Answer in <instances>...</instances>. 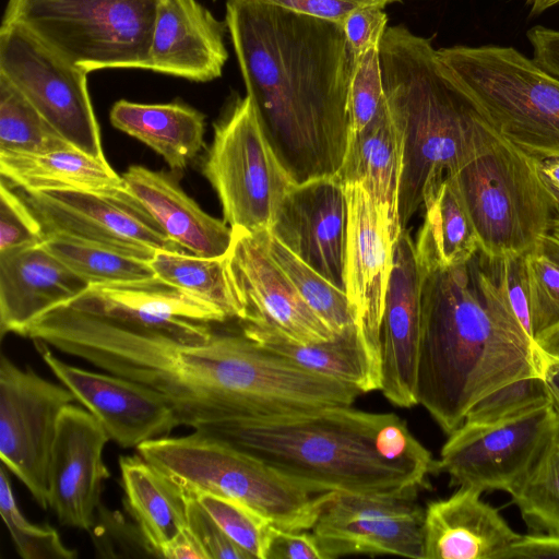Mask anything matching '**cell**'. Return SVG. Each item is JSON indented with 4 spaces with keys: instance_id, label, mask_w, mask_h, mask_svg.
<instances>
[{
    "instance_id": "cell-55",
    "label": "cell",
    "mask_w": 559,
    "mask_h": 559,
    "mask_svg": "<svg viewBox=\"0 0 559 559\" xmlns=\"http://www.w3.org/2000/svg\"><path fill=\"white\" fill-rule=\"evenodd\" d=\"M545 380L551 402L554 406L559 409V364L547 361Z\"/></svg>"
},
{
    "instance_id": "cell-11",
    "label": "cell",
    "mask_w": 559,
    "mask_h": 559,
    "mask_svg": "<svg viewBox=\"0 0 559 559\" xmlns=\"http://www.w3.org/2000/svg\"><path fill=\"white\" fill-rule=\"evenodd\" d=\"M78 68L16 23L0 28V75L78 150L106 158L87 90Z\"/></svg>"
},
{
    "instance_id": "cell-12",
    "label": "cell",
    "mask_w": 559,
    "mask_h": 559,
    "mask_svg": "<svg viewBox=\"0 0 559 559\" xmlns=\"http://www.w3.org/2000/svg\"><path fill=\"white\" fill-rule=\"evenodd\" d=\"M66 386L52 383L31 367L20 368L0 357L1 463L48 507V466L59 417L75 402Z\"/></svg>"
},
{
    "instance_id": "cell-52",
    "label": "cell",
    "mask_w": 559,
    "mask_h": 559,
    "mask_svg": "<svg viewBox=\"0 0 559 559\" xmlns=\"http://www.w3.org/2000/svg\"><path fill=\"white\" fill-rule=\"evenodd\" d=\"M538 169L545 186L559 206V157L539 159Z\"/></svg>"
},
{
    "instance_id": "cell-17",
    "label": "cell",
    "mask_w": 559,
    "mask_h": 559,
    "mask_svg": "<svg viewBox=\"0 0 559 559\" xmlns=\"http://www.w3.org/2000/svg\"><path fill=\"white\" fill-rule=\"evenodd\" d=\"M39 356L103 426L110 440L123 449L168 436L179 426L165 397L132 380L97 373L57 358L43 341L33 340Z\"/></svg>"
},
{
    "instance_id": "cell-50",
    "label": "cell",
    "mask_w": 559,
    "mask_h": 559,
    "mask_svg": "<svg viewBox=\"0 0 559 559\" xmlns=\"http://www.w3.org/2000/svg\"><path fill=\"white\" fill-rule=\"evenodd\" d=\"M526 35L533 48V60L559 79V31L537 25Z\"/></svg>"
},
{
    "instance_id": "cell-24",
    "label": "cell",
    "mask_w": 559,
    "mask_h": 559,
    "mask_svg": "<svg viewBox=\"0 0 559 559\" xmlns=\"http://www.w3.org/2000/svg\"><path fill=\"white\" fill-rule=\"evenodd\" d=\"M483 492L460 486L448 498L427 503L424 559H500L520 534L481 499Z\"/></svg>"
},
{
    "instance_id": "cell-4",
    "label": "cell",
    "mask_w": 559,
    "mask_h": 559,
    "mask_svg": "<svg viewBox=\"0 0 559 559\" xmlns=\"http://www.w3.org/2000/svg\"><path fill=\"white\" fill-rule=\"evenodd\" d=\"M200 432L258 457L313 493H417L439 472L404 419L353 405L243 417Z\"/></svg>"
},
{
    "instance_id": "cell-43",
    "label": "cell",
    "mask_w": 559,
    "mask_h": 559,
    "mask_svg": "<svg viewBox=\"0 0 559 559\" xmlns=\"http://www.w3.org/2000/svg\"><path fill=\"white\" fill-rule=\"evenodd\" d=\"M45 231L33 211L20 194L1 180L0 183V251L41 242Z\"/></svg>"
},
{
    "instance_id": "cell-3",
    "label": "cell",
    "mask_w": 559,
    "mask_h": 559,
    "mask_svg": "<svg viewBox=\"0 0 559 559\" xmlns=\"http://www.w3.org/2000/svg\"><path fill=\"white\" fill-rule=\"evenodd\" d=\"M546 366L493 260L478 251L463 265L425 274L417 400L445 435L483 397L518 379L545 377Z\"/></svg>"
},
{
    "instance_id": "cell-33",
    "label": "cell",
    "mask_w": 559,
    "mask_h": 559,
    "mask_svg": "<svg viewBox=\"0 0 559 559\" xmlns=\"http://www.w3.org/2000/svg\"><path fill=\"white\" fill-rule=\"evenodd\" d=\"M510 496L531 531L559 534L558 408L535 461Z\"/></svg>"
},
{
    "instance_id": "cell-32",
    "label": "cell",
    "mask_w": 559,
    "mask_h": 559,
    "mask_svg": "<svg viewBox=\"0 0 559 559\" xmlns=\"http://www.w3.org/2000/svg\"><path fill=\"white\" fill-rule=\"evenodd\" d=\"M156 277L206 304L226 320H241L243 309L229 276L225 257L204 258L157 250L148 262Z\"/></svg>"
},
{
    "instance_id": "cell-39",
    "label": "cell",
    "mask_w": 559,
    "mask_h": 559,
    "mask_svg": "<svg viewBox=\"0 0 559 559\" xmlns=\"http://www.w3.org/2000/svg\"><path fill=\"white\" fill-rule=\"evenodd\" d=\"M549 403L551 399L545 377H525L502 385L483 397L468 411L464 421H496Z\"/></svg>"
},
{
    "instance_id": "cell-36",
    "label": "cell",
    "mask_w": 559,
    "mask_h": 559,
    "mask_svg": "<svg viewBox=\"0 0 559 559\" xmlns=\"http://www.w3.org/2000/svg\"><path fill=\"white\" fill-rule=\"evenodd\" d=\"M265 238L273 259L290 278L308 306L333 333H340L347 326L356 324L348 297L344 290L290 252L271 235L270 230L266 231Z\"/></svg>"
},
{
    "instance_id": "cell-47",
    "label": "cell",
    "mask_w": 559,
    "mask_h": 559,
    "mask_svg": "<svg viewBox=\"0 0 559 559\" xmlns=\"http://www.w3.org/2000/svg\"><path fill=\"white\" fill-rule=\"evenodd\" d=\"M295 13L313 16L329 22L342 24L353 11L364 7H380L401 0H262Z\"/></svg>"
},
{
    "instance_id": "cell-54",
    "label": "cell",
    "mask_w": 559,
    "mask_h": 559,
    "mask_svg": "<svg viewBox=\"0 0 559 559\" xmlns=\"http://www.w3.org/2000/svg\"><path fill=\"white\" fill-rule=\"evenodd\" d=\"M537 248L559 265V216L554 221L550 229L542 238Z\"/></svg>"
},
{
    "instance_id": "cell-22",
    "label": "cell",
    "mask_w": 559,
    "mask_h": 559,
    "mask_svg": "<svg viewBox=\"0 0 559 559\" xmlns=\"http://www.w3.org/2000/svg\"><path fill=\"white\" fill-rule=\"evenodd\" d=\"M225 21L197 0H159L148 70L209 82L219 78L228 59Z\"/></svg>"
},
{
    "instance_id": "cell-35",
    "label": "cell",
    "mask_w": 559,
    "mask_h": 559,
    "mask_svg": "<svg viewBox=\"0 0 559 559\" xmlns=\"http://www.w3.org/2000/svg\"><path fill=\"white\" fill-rule=\"evenodd\" d=\"M74 147L0 75V153L45 154Z\"/></svg>"
},
{
    "instance_id": "cell-18",
    "label": "cell",
    "mask_w": 559,
    "mask_h": 559,
    "mask_svg": "<svg viewBox=\"0 0 559 559\" xmlns=\"http://www.w3.org/2000/svg\"><path fill=\"white\" fill-rule=\"evenodd\" d=\"M270 233L345 292L348 200L345 186L336 177L295 185L283 200Z\"/></svg>"
},
{
    "instance_id": "cell-27",
    "label": "cell",
    "mask_w": 559,
    "mask_h": 559,
    "mask_svg": "<svg viewBox=\"0 0 559 559\" xmlns=\"http://www.w3.org/2000/svg\"><path fill=\"white\" fill-rule=\"evenodd\" d=\"M241 332L298 366L350 384L361 393L380 390V370L371 359L356 324L326 341L299 343L276 331L240 322Z\"/></svg>"
},
{
    "instance_id": "cell-28",
    "label": "cell",
    "mask_w": 559,
    "mask_h": 559,
    "mask_svg": "<svg viewBox=\"0 0 559 559\" xmlns=\"http://www.w3.org/2000/svg\"><path fill=\"white\" fill-rule=\"evenodd\" d=\"M109 118L115 128L159 154L173 171L183 170L204 143V115L185 104L121 99L111 107Z\"/></svg>"
},
{
    "instance_id": "cell-49",
    "label": "cell",
    "mask_w": 559,
    "mask_h": 559,
    "mask_svg": "<svg viewBox=\"0 0 559 559\" xmlns=\"http://www.w3.org/2000/svg\"><path fill=\"white\" fill-rule=\"evenodd\" d=\"M559 559V534L534 532L521 535L500 559Z\"/></svg>"
},
{
    "instance_id": "cell-41",
    "label": "cell",
    "mask_w": 559,
    "mask_h": 559,
    "mask_svg": "<svg viewBox=\"0 0 559 559\" xmlns=\"http://www.w3.org/2000/svg\"><path fill=\"white\" fill-rule=\"evenodd\" d=\"M530 317L534 338L559 324V265L537 247L528 251Z\"/></svg>"
},
{
    "instance_id": "cell-42",
    "label": "cell",
    "mask_w": 559,
    "mask_h": 559,
    "mask_svg": "<svg viewBox=\"0 0 559 559\" xmlns=\"http://www.w3.org/2000/svg\"><path fill=\"white\" fill-rule=\"evenodd\" d=\"M90 532L97 558L157 557L135 523L102 502Z\"/></svg>"
},
{
    "instance_id": "cell-46",
    "label": "cell",
    "mask_w": 559,
    "mask_h": 559,
    "mask_svg": "<svg viewBox=\"0 0 559 559\" xmlns=\"http://www.w3.org/2000/svg\"><path fill=\"white\" fill-rule=\"evenodd\" d=\"M388 15L380 7H364L350 12L340 25L353 60L380 47L388 28Z\"/></svg>"
},
{
    "instance_id": "cell-37",
    "label": "cell",
    "mask_w": 559,
    "mask_h": 559,
    "mask_svg": "<svg viewBox=\"0 0 559 559\" xmlns=\"http://www.w3.org/2000/svg\"><path fill=\"white\" fill-rule=\"evenodd\" d=\"M0 514L10 532L17 554L24 559H74L75 549L67 547L56 528L38 526L26 520L19 509L5 465L0 467Z\"/></svg>"
},
{
    "instance_id": "cell-10",
    "label": "cell",
    "mask_w": 559,
    "mask_h": 559,
    "mask_svg": "<svg viewBox=\"0 0 559 559\" xmlns=\"http://www.w3.org/2000/svg\"><path fill=\"white\" fill-rule=\"evenodd\" d=\"M202 173L219 199L224 221L251 233L272 228L283 200L296 185L247 94L234 96L214 123Z\"/></svg>"
},
{
    "instance_id": "cell-5",
    "label": "cell",
    "mask_w": 559,
    "mask_h": 559,
    "mask_svg": "<svg viewBox=\"0 0 559 559\" xmlns=\"http://www.w3.org/2000/svg\"><path fill=\"white\" fill-rule=\"evenodd\" d=\"M380 58L386 104L403 139L402 230L469 155L487 120L430 39L388 26Z\"/></svg>"
},
{
    "instance_id": "cell-15",
    "label": "cell",
    "mask_w": 559,
    "mask_h": 559,
    "mask_svg": "<svg viewBox=\"0 0 559 559\" xmlns=\"http://www.w3.org/2000/svg\"><path fill=\"white\" fill-rule=\"evenodd\" d=\"M416 496L325 492L310 530L323 559L350 555L424 559L425 508Z\"/></svg>"
},
{
    "instance_id": "cell-29",
    "label": "cell",
    "mask_w": 559,
    "mask_h": 559,
    "mask_svg": "<svg viewBox=\"0 0 559 559\" xmlns=\"http://www.w3.org/2000/svg\"><path fill=\"white\" fill-rule=\"evenodd\" d=\"M1 180L26 192L50 190L112 191L126 188L106 158L76 147L45 154L0 153Z\"/></svg>"
},
{
    "instance_id": "cell-20",
    "label": "cell",
    "mask_w": 559,
    "mask_h": 559,
    "mask_svg": "<svg viewBox=\"0 0 559 559\" xmlns=\"http://www.w3.org/2000/svg\"><path fill=\"white\" fill-rule=\"evenodd\" d=\"M110 440L100 423L74 404L61 413L48 466V507L63 526L91 531L110 476L103 451Z\"/></svg>"
},
{
    "instance_id": "cell-16",
    "label": "cell",
    "mask_w": 559,
    "mask_h": 559,
    "mask_svg": "<svg viewBox=\"0 0 559 559\" xmlns=\"http://www.w3.org/2000/svg\"><path fill=\"white\" fill-rule=\"evenodd\" d=\"M226 254L229 276L243 309L242 319L299 343L330 340L335 333L301 297L271 255L265 231L233 228Z\"/></svg>"
},
{
    "instance_id": "cell-21",
    "label": "cell",
    "mask_w": 559,
    "mask_h": 559,
    "mask_svg": "<svg viewBox=\"0 0 559 559\" xmlns=\"http://www.w3.org/2000/svg\"><path fill=\"white\" fill-rule=\"evenodd\" d=\"M348 234L346 295L367 350L380 370V326L392 271L393 245L389 225L366 189L345 186Z\"/></svg>"
},
{
    "instance_id": "cell-45",
    "label": "cell",
    "mask_w": 559,
    "mask_h": 559,
    "mask_svg": "<svg viewBox=\"0 0 559 559\" xmlns=\"http://www.w3.org/2000/svg\"><path fill=\"white\" fill-rule=\"evenodd\" d=\"M526 253L493 260L509 305L526 334L535 342L530 317ZM492 260V259H491Z\"/></svg>"
},
{
    "instance_id": "cell-14",
    "label": "cell",
    "mask_w": 559,
    "mask_h": 559,
    "mask_svg": "<svg viewBox=\"0 0 559 559\" xmlns=\"http://www.w3.org/2000/svg\"><path fill=\"white\" fill-rule=\"evenodd\" d=\"M552 402L489 423L463 421L441 448L439 472L450 486L510 493L524 478L549 432Z\"/></svg>"
},
{
    "instance_id": "cell-48",
    "label": "cell",
    "mask_w": 559,
    "mask_h": 559,
    "mask_svg": "<svg viewBox=\"0 0 559 559\" xmlns=\"http://www.w3.org/2000/svg\"><path fill=\"white\" fill-rule=\"evenodd\" d=\"M264 559H323L312 533L271 525Z\"/></svg>"
},
{
    "instance_id": "cell-31",
    "label": "cell",
    "mask_w": 559,
    "mask_h": 559,
    "mask_svg": "<svg viewBox=\"0 0 559 559\" xmlns=\"http://www.w3.org/2000/svg\"><path fill=\"white\" fill-rule=\"evenodd\" d=\"M425 218L415 252L426 274L467 263L479 251L474 226L460 193L448 177L425 201Z\"/></svg>"
},
{
    "instance_id": "cell-6",
    "label": "cell",
    "mask_w": 559,
    "mask_h": 559,
    "mask_svg": "<svg viewBox=\"0 0 559 559\" xmlns=\"http://www.w3.org/2000/svg\"><path fill=\"white\" fill-rule=\"evenodd\" d=\"M532 156L488 121L473 150L449 176L474 226L479 251L492 260L535 249L559 216Z\"/></svg>"
},
{
    "instance_id": "cell-19",
    "label": "cell",
    "mask_w": 559,
    "mask_h": 559,
    "mask_svg": "<svg viewBox=\"0 0 559 559\" xmlns=\"http://www.w3.org/2000/svg\"><path fill=\"white\" fill-rule=\"evenodd\" d=\"M420 269L407 229L393 245L392 271L380 326V390L393 405L418 404L417 372L421 331Z\"/></svg>"
},
{
    "instance_id": "cell-1",
    "label": "cell",
    "mask_w": 559,
    "mask_h": 559,
    "mask_svg": "<svg viewBox=\"0 0 559 559\" xmlns=\"http://www.w3.org/2000/svg\"><path fill=\"white\" fill-rule=\"evenodd\" d=\"M24 336L158 392L179 426L197 431L274 412L293 385L287 360L242 332L214 331L207 342L190 344L64 302L34 321Z\"/></svg>"
},
{
    "instance_id": "cell-34",
    "label": "cell",
    "mask_w": 559,
    "mask_h": 559,
    "mask_svg": "<svg viewBox=\"0 0 559 559\" xmlns=\"http://www.w3.org/2000/svg\"><path fill=\"white\" fill-rule=\"evenodd\" d=\"M43 246L91 284L155 277L150 263L62 233L46 234Z\"/></svg>"
},
{
    "instance_id": "cell-25",
    "label": "cell",
    "mask_w": 559,
    "mask_h": 559,
    "mask_svg": "<svg viewBox=\"0 0 559 559\" xmlns=\"http://www.w3.org/2000/svg\"><path fill=\"white\" fill-rule=\"evenodd\" d=\"M127 190L150 212L164 233L189 253L225 257L234 231L204 212L171 176L133 165L122 175Z\"/></svg>"
},
{
    "instance_id": "cell-23",
    "label": "cell",
    "mask_w": 559,
    "mask_h": 559,
    "mask_svg": "<svg viewBox=\"0 0 559 559\" xmlns=\"http://www.w3.org/2000/svg\"><path fill=\"white\" fill-rule=\"evenodd\" d=\"M43 242V241H41ZM41 242L0 251V334L24 336L27 328L90 284Z\"/></svg>"
},
{
    "instance_id": "cell-13",
    "label": "cell",
    "mask_w": 559,
    "mask_h": 559,
    "mask_svg": "<svg viewBox=\"0 0 559 559\" xmlns=\"http://www.w3.org/2000/svg\"><path fill=\"white\" fill-rule=\"evenodd\" d=\"M45 234H67L150 262L157 250L187 252L173 241L127 188L50 190L20 194Z\"/></svg>"
},
{
    "instance_id": "cell-40",
    "label": "cell",
    "mask_w": 559,
    "mask_h": 559,
    "mask_svg": "<svg viewBox=\"0 0 559 559\" xmlns=\"http://www.w3.org/2000/svg\"><path fill=\"white\" fill-rule=\"evenodd\" d=\"M384 99L380 47H376L353 60L347 99L348 138L366 128Z\"/></svg>"
},
{
    "instance_id": "cell-26",
    "label": "cell",
    "mask_w": 559,
    "mask_h": 559,
    "mask_svg": "<svg viewBox=\"0 0 559 559\" xmlns=\"http://www.w3.org/2000/svg\"><path fill=\"white\" fill-rule=\"evenodd\" d=\"M403 139L386 99L359 133L349 136L336 178L344 185H361L385 218L393 241L401 233L399 194L403 170Z\"/></svg>"
},
{
    "instance_id": "cell-44",
    "label": "cell",
    "mask_w": 559,
    "mask_h": 559,
    "mask_svg": "<svg viewBox=\"0 0 559 559\" xmlns=\"http://www.w3.org/2000/svg\"><path fill=\"white\" fill-rule=\"evenodd\" d=\"M185 493L187 526L202 546L207 559H252L222 531L194 495Z\"/></svg>"
},
{
    "instance_id": "cell-8",
    "label": "cell",
    "mask_w": 559,
    "mask_h": 559,
    "mask_svg": "<svg viewBox=\"0 0 559 559\" xmlns=\"http://www.w3.org/2000/svg\"><path fill=\"white\" fill-rule=\"evenodd\" d=\"M438 55L488 123L539 159L559 157V79L513 47L452 46Z\"/></svg>"
},
{
    "instance_id": "cell-9",
    "label": "cell",
    "mask_w": 559,
    "mask_h": 559,
    "mask_svg": "<svg viewBox=\"0 0 559 559\" xmlns=\"http://www.w3.org/2000/svg\"><path fill=\"white\" fill-rule=\"evenodd\" d=\"M159 0H9L16 23L73 66L148 70Z\"/></svg>"
},
{
    "instance_id": "cell-51",
    "label": "cell",
    "mask_w": 559,
    "mask_h": 559,
    "mask_svg": "<svg viewBox=\"0 0 559 559\" xmlns=\"http://www.w3.org/2000/svg\"><path fill=\"white\" fill-rule=\"evenodd\" d=\"M160 558L167 559H207L202 546L185 526L171 540L165 544L160 551Z\"/></svg>"
},
{
    "instance_id": "cell-53",
    "label": "cell",
    "mask_w": 559,
    "mask_h": 559,
    "mask_svg": "<svg viewBox=\"0 0 559 559\" xmlns=\"http://www.w3.org/2000/svg\"><path fill=\"white\" fill-rule=\"evenodd\" d=\"M535 344L547 361L559 364V324L538 335Z\"/></svg>"
},
{
    "instance_id": "cell-56",
    "label": "cell",
    "mask_w": 559,
    "mask_h": 559,
    "mask_svg": "<svg viewBox=\"0 0 559 559\" xmlns=\"http://www.w3.org/2000/svg\"><path fill=\"white\" fill-rule=\"evenodd\" d=\"M532 14H539L559 3V0H525Z\"/></svg>"
},
{
    "instance_id": "cell-38",
    "label": "cell",
    "mask_w": 559,
    "mask_h": 559,
    "mask_svg": "<svg viewBox=\"0 0 559 559\" xmlns=\"http://www.w3.org/2000/svg\"><path fill=\"white\" fill-rule=\"evenodd\" d=\"M188 493V492H187ZM194 495L222 531L252 559H264L271 523L248 506L207 492Z\"/></svg>"
},
{
    "instance_id": "cell-30",
    "label": "cell",
    "mask_w": 559,
    "mask_h": 559,
    "mask_svg": "<svg viewBox=\"0 0 559 559\" xmlns=\"http://www.w3.org/2000/svg\"><path fill=\"white\" fill-rule=\"evenodd\" d=\"M124 508L150 547H162L187 526V496L140 454L119 456Z\"/></svg>"
},
{
    "instance_id": "cell-7",
    "label": "cell",
    "mask_w": 559,
    "mask_h": 559,
    "mask_svg": "<svg viewBox=\"0 0 559 559\" xmlns=\"http://www.w3.org/2000/svg\"><path fill=\"white\" fill-rule=\"evenodd\" d=\"M136 451L185 492L239 501L284 530L310 531L325 493H313L258 457L195 430L146 441Z\"/></svg>"
},
{
    "instance_id": "cell-2",
    "label": "cell",
    "mask_w": 559,
    "mask_h": 559,
    "mask_svg": "<svg viewBox=\"0 0 559 559\" xmlns=\"http://www.w3.org/2000/svg\"><path fill=\"white\" fill-rule=\"evenodd\" d=\"M225 22L247 95L292 179L335 177L353 68L342 27L262 0H227Z\"/></svg>"
}]
</instances>
